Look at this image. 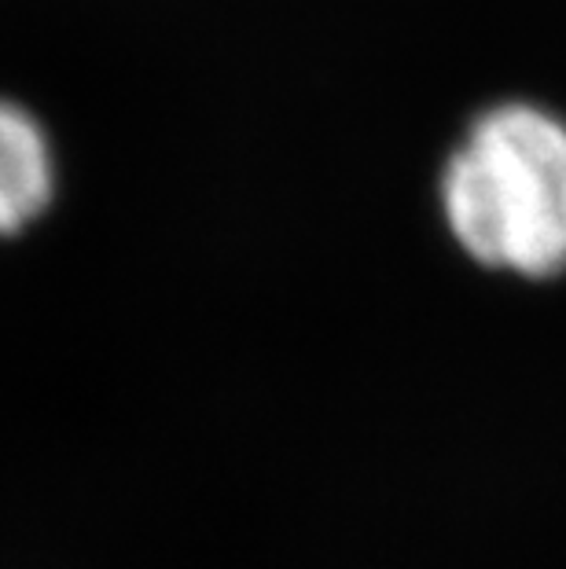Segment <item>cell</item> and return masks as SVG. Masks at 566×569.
<instances>
[{
	"label": "cell",
	"mask_w": 566,
	"mask_h": 569,
	"mask_svg": "<svg viewBox=\"0 0 566 569\" xmlns=\"http://www.w3.org/2000/svg\"><path fill=\"white\" fill-rule=\"evenodd\" d=\"M435 210L460 258L493 280H566V111L497 96L456 129L435 169Z\"/></svg>",
	"instance_id": "1"
},
{
	"label": "cell",
	"mask_w": 566,
	"mask_h": 569,
	"mask_svg": "<svg viewBox=\"0 0 566 569\" xmlns=\"http://www.w3.org/2000/svg\"><path fill=\"white\" fill-rule=\"evenodd\" d=\"M52 199V151L41 126L0 100V236L27 228Z\"/></svg>",
	"instance_id": "2"
}]
</instances>
